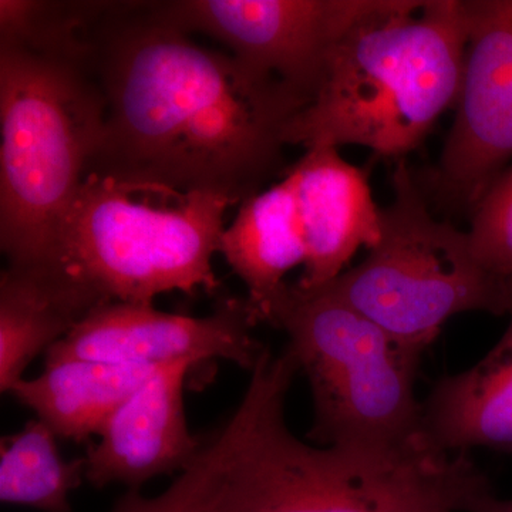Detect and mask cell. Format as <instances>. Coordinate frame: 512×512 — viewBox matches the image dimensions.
<instances>
[{"mask_svg": "<svg viewBox=\"0 0 512 512\" xmlns=\"http://www.w3.org/2000/svg\"><path fill=\"white\" fill-rule=\"evenodd\" d=\"M247 299L224 295L204 318L158 311L147 303L97 306L46 353V362L87 359L163 367L228 360L252 372L266 348L255 338Z\"/></svg>", "mask_w": 512, "mask_h": 512, "instance_id": "30bf717a", "label": "cell"}, {"mask_svg": "<svg viewBox=\"0 0 512 512\" xmlns=\"http://www.w3.org/2000/svg\"><path fill=\"white\" fill-rule=\"evenodd\" d=\"M286 173L292 178L306 261L296 285L316 289L346 271L362 248L382 237V210L367 175L338 148L312 147Z\"/></svg>", "mask_w": 512, "mask_h": 512, "instance_id": "7c38bea8", "label": "cell"}, {"mask_svg": "<svg viewBox=\"0 0 512 512\" xmlns=\"http://www.w3.org/2000/svg\"><path fill=\"white\" fill-rule=\"evenodd\" d=\"M463 8L456 120L429 180L440 204L471 212L512 158V0H463Z\"/></svg>", "mask_w": 512, "mask_h": 512, "instance_id": "9c48e42d", "label": "cell"}, {"mask_svg": "<svg viewBox=\"0 0 512 512\" xmlns=\"http://www.w3.org/2000/svg\"><path fill=\"white\" fill-rule=\"evenodd\" d=\"M382 237L359 265L323 285L384 332L423 353L467 312L508 315L512 279L477 261L467 232L437 220L416 177L397 160Z\"/></svg>", "mask_w": 512, "mask_h": 512, "instance_id": "52a82bcc", "label": "cell"}, {"mask_svg": "<svg viewBox=\"0 0 512 512\" xmlns=\"http://www.w3.org/2000/svg\"><path fill=\"white\" fill-rule=\"evenodd\" d=\"M463 0H384L350 30L322 86L284 130L285 146H362L404 160L463 82Z\"/></svg>", "mask_w": 512, "mask_h": 512, "instance_id": "3957f363", "label": "cell"}, {"mask_svg": "<svg viewBox=\"0 0 512 512\" xmlns=\"http://www.w3.org/2000/svg\"><path fill=\"white\" fill-rule=\"evenodd\" d=\"M471 512H512V500H500L490 493L481 498Z\"/></svg>", "mask_w": 512, "mask_h": 512, "instance_id": "44dd1931", "label": "cell"}, {"mask_svg": "<svg viewBox=\"0 0 512 512\" xmlns=\"http://www.w3.org/2000/svg\"><path fill=\"white\" fill-rule=\"evenodd\" d=\"M90 286L50 264L8 265L0 275V392H12L26 369L97 306Z\"/></svg>", "mask_w": 512, "mask_h": 512, "instance_id": "4fadbf2b", "label": "cell"}, {"mask_svg": "<svg viewBox=\"0 0 512 512\" xmlns=\"http://www.w3.org/2000/svg\"><path fill=\"white\" fill-rule=\"evenodd\" d=\"M221 194H184L87 174L60 225L49 264L107 301L147 303L168 292L215 293L225 214Z\"/></svg>", "mask_w": 512, "mask_h": 512, "instance_id": "5b68a950", "label": "cell"}, {"mask_svg": "<svg viewBox=\"0 0 512 512\" xmlns=\"http://www.w3.org/2000/svg\"><path fill=\"white\" fill-rule=\"evenodd\" d=\"M114 3L0 0V46L93 67L97 35Z\"/></svg>", "mask_w": 512, "mask_h": 512, "instance_id": "ac0fdd59", "label": "cell"}, {"mask_svg": "<svg viewBox=\"0 0 512 512\" xmlns=\"http://www.w3.org/2000/svg\"><path fill=\"white\" fill-rule=\"evenodd\" d=\"M249 427V407L238 409L221 430L205 441L200 456L157 497L128 490L111 512H222L229 474L244 446Z\"/></svg>", "mask_w": 512, "mask_h": 512, "instance_id": "d6986e66", "label": "cell"}, {"mask_svg": "<svg viewBox=\"0 0 512 512\" xmlns=\"http://www.w3.org/2000/svg\"><path fill=\"white\" fill-rule=\"evenodd\" d=\"M220 254L247 288L256 325L268 323L286 275L305 265L306 249L292 178L256 192L239 204L221 238Z\"/></svg>", "mask_w": 512, "mask_h": 512, "instance_id": "9a60e30c", "label": "cell"}, {"mask_svg": "<svg viewBox=\"0 0 512 512\" xmlns=\"http://www.w3.org/2000/svg\"><path fill=\"white\" fill-rule=\"evenodd\" d=\"M467 235L483 268L512 279V167L505 168L488 185L471 211Z\"/></svg>", "mask_w": 512, "mask_h": 512, "instance_id": "ffe728a7", "label": "cell"}, {"mask_svg": "<svg viewBox=\"0 0 512 512\" xmlns=\"http://www.w3.org/2000/svg\"><path fill=\"white\" fill-rule=\"evenodd\" d=\"M160 369L87 359L50 360L42 375L23 379L10 394L59 439L82 443L97 436L110 414Z\"/></svg>", "mask_w": 512, "mask_h": 512, "instance_id": "2e32d148", "label": "cell"}, {"mask_svg": "<svg viewBox=\"0 0 512 512\" xmlns=\"http://www.w3.org/2000/svg\"><path fill=\"white\" fill-rule=\"evenodd\" d=\"M103 124V93L87 67L0 46V247L8 265L49 264Z\"/></svg>", "mask_w": 512, "mask_h": 512, "instance_id": "277c9868", "label": "cell"}, {"mask_svg": "<svg viewBox=\"0 0 512 512\" xmlns=\"http://www.w3.org/2000/svg\"><path fill=\"white\" fill-rule=\"evenodd\" d=\"M298 363L266 350L245 396L251 420L222 512H471L491 493L468 453L420 440L389 453L315 447L289 430L285 402Z\"/></svg>", "mask_w": 512, "mask_h": 512, "instance_id": "7a4b0ae2", "label": "cell"}, {"mask_svg": "<svg viewBox=\"0 0 512 512\" xmlns=\"http://www.w3.org/2000/svg\"><path fill=\"white\" fill-rule=\"evenodd\" d=\"M493 349L464 372L444 377L421 403V433L444 453L485 447L512 456V309Z\"/></svg>", "mask_w": 512, "mask_h": 512, "instance_id": "5bb4252c", "label": "cell"}, {"mask_svg": "<svg viewBox=\"0 0 512 512\" xmlns=\"http://www.w3.org/2000/svg\"><path fill=\"white\" fill-rule=\"evenodd\" d=\"M59 436L40 419L0 441V501L40 512H72L70 494L86 480V460H66Z\"/></svg>", "mask_w": 512, "mask_h": 512, "instance_id": "e0dca14e", "label": "cell"}, {"mask_svg": "<svg viewBox=\"0 0 512 512\" xmlns=\"http://www.w3.org/2000/svg\"><path fill=\"white\" fill-rule=\"evenodd\" d=\"M93 69L104 124L89 173L234 204L279 170L286 124L305 107L271 77L197 45L148 3L114 5Z\"/></svg>", "mask_w": 512, "mask_h": 512, "instance_id": "6da1fadb", "label": "cell"}, {"mask_svg": "<svg viewBox=\"0 0 512 512\" xmlns=\"http://www.w3.org/2000/svg\"><path fill=\"white\" fill-rule=\"evenodd\" d=\"M384 0H171L148 3L158 19L222 43L239 63L303 101L316 96L350 30Z\"/></svg>", "mask_w": 512, "mask_h": 512, "instance_id": "ba28073f", "label": "cell"}, {"mask_svg": "<svg viewBox=\"0 0 512 512\" xmlns=\"http://www.w3.org/2000/svg\"><path fill=\"white\" fill-rule=\"evenodd\" d=\"M190 362L161 367L104 421L86 456V481L140 490L153 478L181 474L200 456L204 441L188 427L184 406Z\"/></svg>", "mask_w": 512, "mask_h": 512, "instance_id": "8fae6325", "label": "cell"}, {"mask_svg": "<svg viewBox=\"0 0 512 512\" xmlns=\"http://www.w3.org/2000/svg\"><path fill=\"white\" fill-rule=\"evenodd\" d=\"M268 325L284 330L312 390L309 439L322 447L389 453L413 446L423 407L416 380L421 355L326 286L288 284Z\"/></svg>", "mask_w": 512, "mask_h": 512, "instance_id": "8992f818", "label": "cell"}]
</instances>
